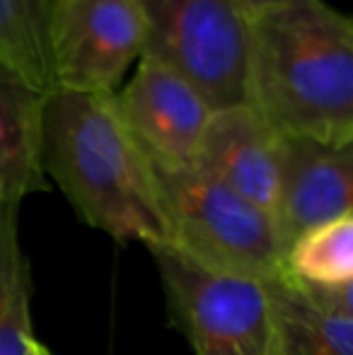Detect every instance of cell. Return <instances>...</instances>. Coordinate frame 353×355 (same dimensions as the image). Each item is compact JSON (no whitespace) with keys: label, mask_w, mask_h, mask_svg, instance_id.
I'll list each match as a JSON object with an SVG mask.
<instances>
[{"label":"cell","mask_w":353,"mask_h":355,"mask_svg":"<svg viewBox=\"0 0 353 355\" xmlns=\"http://www.w3.org/2000/svg\"><path fill=\"white\" fill-rule=\"evenodd\" d=\"M42 164L89 227L117 242L172 247L155 164L123 123L114 94L49 92Z\"/></svg>","instance_id":"1"},{"label":"cell","mask_w":353,"mask_h":355,"mask_svg":"<svg viewBox=\"0 0 353 355\" xmlns=\"http://www.w3.org/2000/svg\"><path fill=\"white\" fill-rule=\"evenodd\" d=\"M250 104L281 136L353 138V17L286 0L250 19Z\"/></svg>","instance_id":"2"},{"label":"cell","mask_w":353,"mask_h":355,"mask_svg":"<svg viewBox=\"0 0 353 355\" xmlns=\"http://www.w3.org/2000/svg\"><path fill=\"white\" fill-rule=\"evenodd\" d=\"M172 227V247L198 266L273 283L283 278L286 247L273 218L193 167H155Z\"/></svg>","instance_id":"3"},{"label":"cell","mask_w":353,"mask_h":355,"mask_svg":"<svg viewBox=\"0 0 353 355\" xmlns=\"http://www.w3.org/2000/svg\"><path fill=\"white\" fill-rule=\"evenodd\" d=\"M143 56L189 80L213 109L250 102V17L235 0H141Z\"/></svg>","instance_id":"4"},{"label":"cell","mask_w":353,"mask_h":355,"mask_svg":"<svg viewBox=\"0 0 353 355\" xmlns=\"http://www.w3.org/2000/svg\"><path fill=\"white\" fill-rule=\"evenodd\" d=\"M179 329L196 355H278L268 285L198 266L175 247L150 249Z\"/></svg>","instance_id":"5"},{"label":"cell","mask_w":353,"mask_h":355,"mask_svg":"<svg viewBox=\"0 0 353 355\" xmlns=\"http://www.w3.org/2000/svg\"><path fill=\"white\" fill-rule=\"evenodd\" d=\"M146 44L141 0H53L49 46L56 87L114 94Z\"/></svg>","instance_id":"6"},{"label":"cell","mask_w":353,"mask_h":355,"mask_svg":"<svg viewBox=\"0 0 353 355\" xmlns=\"http://www.w3.org/2000/svg\"><path fill=\"white\" fill-rule=\"evenodd\" d=\"M114 102L155 167L196 164L198 145L216 109L184 75L143 56L131 78L114 92Z\"/></svg>","instance_id":"7"},{"label":"cell","mask_w":353,"mask_h":355,"mask_svg":"<svg viewBox=\"0 0 353 355\" xmlns=\"http://www.w3.org/2000/svg\"><path fill=\"white\" fill-rule=\"evenodd\" d=\"M196 167L268 213L281 198V133L250 102L216 109L198 145Z\"/></svg>","instance_id":"8"},{"label":"cell","mask_w":353,"mask_h":355,"mask_svg":"<svg viewBox=\"0 0 353 355\" xmlns=\"http://www.w3.org/2000/svg\"><path fill=\"white\" fill-rule=\"evenodd\" d=\"M346 213H353V138L320 143L281 136L276 227L286 252L302 232Z\"/></svg>","instance_id":"9"},{"label":"cell","mask_w":353,"mask_h":355,"mask_svg":"<svg viewBox=\"0 0 353 355\" xmlns=\"http://www.w3.org/2000/svg\"><path fill=\"white\" fill-rule=\"evenodd\" d=\"M46 94L0 61V203L19 206L46 191L42 164Z\"/></svg>","instance_id":"10"},{"label":"cell","mask_w":353,"mask_h":355,"mask_svg":"<svg viewBox=\"0 0 353 355\" xmlns=\"http://www.w3.org/2000/svg\"><path fill=\"white\" fill-rule=\"evenodd\" d=\"M266 285L278 355H353V319L322 309L286 278Z\"/></svg>","instance_id":"11"},{"label":"cell","mask_w":353,"mask_h":355,"mask_svg":"<svg viewBox=\"0 0 353 355\" xmlns=\"http://www.w3.org/2000/svg\"><path fill=\"white\" fill-rule=\"evenodd\" d=\"M283 278L298 288L325 290L353 281V213L302 232L288 247Z\"/></svg>","instance_id":"12"},{"label":"cell","mask_w":353,"mask_h":355,"mask_svg":"<svg viewBox=\"0 0 353 355\" xmlns=\"http://www.w3.org/2000/svg\"><path fill=\"white\" fill-rule=\"evenodd\" d=\"M53 0H0V61L44 92L56 89L49 46Z\"/></svg>","instance_id":"13"},{"label":"cell","mask_w":353,"mask_h":355,"mask_svg":"<svg viewBox=\"0 0 353 355\" xmlns=\"http://www.w3.org/2000/svg\"><path fill=\"white\" fill-rule=\"evenodd\" d=\"M29 273L17 242V206L0 203V355H27Z\"/></svg>","instance_id":"14"},{"label":"cell","mask_w":353,"mask_h":355,"mask_svg":"<svg viewBox=\"0 0 353 355\" xmlns=\"http://www.w3.org/2000/svg\"><path fill=\"white\" fill-rule=\"evenodd\" d=\"M300 290L315 304L327 309V312L353 319V281L336 285V288H325V290H307V288H300Z\"/></svg>","instance_id":"15"},{"label":"cell","mask_w":353,"mask_h":355,"mask_svg":"<svg viewBox=\"0 0 353 355\" xmlns=\"http://www.w3.org/2000/svg\"><path fill=\"white\" fill-rule=\"evenodd\" d=\"M237 5L242 8V12L247 15V17H257V15H261V12H266V10H271V8H276V5H281V3H286V0H235Z\"/></svg>","instance_id":"16"},{"label":"cell","mask_w":353,"mask_h":355,"mask_svg":"<svg viewBox=\"0 0 353 355\" xmlns=\"http://www.w3.org/2000/svg\"><path fill=\"white\" fill-rule=\"evenodd\" d=\"M27 355H51V353H49V348L44 346V343H39L37 338H32L27 346Z\"/></svg>","instance_id":"17"},{"label":"cell","mask_w":353,"mask_h":355,"mask_svg":"<svg viewBox=\"0 0 353 355\" xmlns=\"http://www.w3.org/2000/svg\"><path fill=\"white\" fill-rule=\"evenodd\" d=\"M351 17H353V15H351Z\"/></svg>","instance_id":"18"}]
</instances>
